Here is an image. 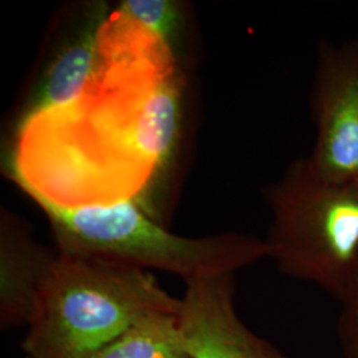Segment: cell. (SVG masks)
<instances>
[{
  "label": "cell",
  "mask_w": 358,
  "mask_h": 358,
  "mask_svg": "<svg viewBox=\"0 0 358 358\" xmlns=\"http://www.w3.org/2000/svg\"><path fill=\"white\" fill-rule=\"evenodd\" d=\"M337 340L344 358H358V275L340 301Z\"/></svg>",
  "instance_id": "11"
},
{
  "label": "cell",
  "mask_w": 358,
  "mask_h": 358,
  "mask_svg": "<svg viewBox=\"0 0 358 358\" xmlns=\"http://www.w3.org/2000/svg\"><path fill=\"white\" fill-rule=\"evenodd\" d=\"M51 252L34 238L26 222L7 210L0 217V328L28 327L41 289L55 264Z\"/></svg>",
  "instance_id": "8"
},
{
  "label": "cell",
  "mask_w": 358,
  "mask_h": 358,
  "mask_svg": "<svg viewBox=\"0 0 358 358\" xmlns=\"http://www.w3.org/2000/svg\"><path fill=\"white\" fill-rule=\"evenodd\" d=\"M109 13L105 3L90 4L69 22L27 93L16 127L76 101L97 84L106 69L101 31Z\"/></svg>",
  "instance_id": "7"
},
{
  "label": "cell",
  "mask_w": 358,
  "mask_h": 358,
  "mask_svg": "<svg viewBox=\"0 0 358 358\" xmlns=\"http://www.w3.org/2000/svg\"><path fill=\"white\" fill-rule=\"evenodd\" d=\"M177 315L152 316L84 358H190L182 344Z\"/></svg>",
  "instance_id": "9"
},
{
  "label": "cell",
  "mask_w": 358,
  "mask_h": 358,
  "mask_svg": "<svg viewBox=\"0 0 358 358\" xmlns=\"http://www.w3.org/2000/svg\"><path fill=\"white\" fill-rule=\"evenodd\" d=\"M117 8L178 56L185 28L180 3L176 0H125Z\"/></svg>",
  "instance_id": "10"
},
{
  "label": "cell",
  "mask_w": 358,
  "mask_h": 358,
  "mask_svg": "<svg viewBox=\"0 0 358 358\" xmlns=\"http://www.w3.org/2000/svg\"><path fill=\"white\" fill-rule=\"evenodd\" d=\"M40 208L51 224L57 252L162 271L185 282L208 273L238 272L267 259L264 239L236 231L182 236L133 201Z\"/></svg>",
  "instance_id": "3"
},
{
  "label": "cell",
  "mask_w": 358,
  "mask_h": 358,
  "mask_svg": "<svg viewBox=\"0 0 358 358\" xmlns=\"http://www.w3.org/2000/svg\"><path fill=\"white\" fill-rule=\"evenodd\" d=\"M309 108L315 142L308 159L324 178L358 182V35L319 41Z\"/></svg>",
  "instance_id": "5"
},
{
  "label": "cell",
  "mask_w": 358,
  "mask_h": 358,
  "mask_svg": "<svg viewBox=\"0 0 358 358\" xmlns=\"http://www.w3.org/2000/svg\"><path fill=\"white\" fill-rule=\"evenodd\" d=\"M185 101L178 59L112 56L78 100L15 127L10 176L38 206L133 201L149 214L182 143Z\"/></svg>",
  "instance_id": "1"
},
{
  "label": "cell",
  "mask_w": 358,
  "mask_h": 358,
  "mask_svg": "<svg viewBox=\"0 0 358 358\" xmlns=\"http://www.w3.org/2000/svg\"><path fill=\"white\" fill-rule=\"evenodd\" d=\"M179 304L150 271L57 252L22 349L26 358L87 357L152 316L177 315Z\"/></svg>",
  "instance_id": "2"
},
{
  "label": "cell",
  "mask_w": 358,
  "mask_h": 358,
  "mask_svg": "<svg viewBox=\"0 0 358 358\" xmlns=\"http://www.w3.org/2000/svg\"><path fill=\"white\" fill-rule=\"evenodd\" d=\"M236 272H217L185 282L177 322L190 358H289L252 332L235 308Z\"/></svg>",
  "instance_id": "6"
},
{
  "label": "cell",
  "mask_w": 358,
  "mask_h": 358,
  "mask_svg": "<svg viewBox=\"0 0 358 358\" xmlns=\"http://www.w3.org/2000/svg\"><path fill=\"white\" fill-rule=\"evenodd\" d=\"M264 198L267 257L282 275L340 303L358 275V182L324 178L306 157L292 161Z\"/></svg>",
  "instance_id": "4"
}]
</instances>
